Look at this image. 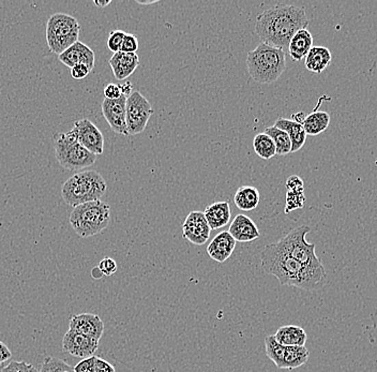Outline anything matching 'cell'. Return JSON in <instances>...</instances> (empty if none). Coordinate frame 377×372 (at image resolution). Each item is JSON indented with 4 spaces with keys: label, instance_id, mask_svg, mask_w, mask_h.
I'll return each mask as SVG.
<instances>
[{
    "label": "cell",
    "instance_id": "1",
    "mask_svg": "<svg viewBox=\"0 0 377 372\" xmlns=\"http://www.w3.org/2000/svg\"><path fill=\"white\" fill-rule=\"evenodd\" d=\"M261 269L276 277L282 286L315 291L327 282L325 267L311 269L293 259L278 243L268 245L261 252Z\"/></svg>",
    "mask_w": 377,
    "mask_h": 372
},
{
    "label": "cell",
    "instance_id": "2",
    "mask_svg": "<svg viewBox=\"0 0 377 372\" xmlns=\"http://www.w3.org/2000/svg\"><path fill=\"white\" fill-rule=\"evenodd\" d=\"M309 20L304 8L276 5L257 15L255 32L263 43L284 49L294 35L307 29Z\"/></svg>",
    "mask_w": 377,
    "mask_h": 372
},
{
    "label": "cell",
    "instance_id": "3",
    "mask_svg": "<svg viewBox=\"0 0 377 372\" xmlns=\"http://www.w3.org/2000/svg\"><path fill=\"white\" fill-rule=\"evenodd\" d=\"M247 67L254 81L259 84H272L285 71V52L284 49L261 42L248 54Z\"/></svg>",
    "mask_w": 377,
    "mask_h": 372
},
{
    "label": "cell",
    "instance_id": "4",
    "mask_svg": "<svg viewBox=\"0 0 377 372\" xmlns=\"http://www.w3.org/2000/svg\"><path fill=\"white\" fill-rule=\"evenodd\" d=\"M103 176L96 171L79 172L66 180L62 195L66 204L75 208L79 205L100 200L106 193Z\"/></svg>",
    "mask_w": 377,
    "mask_h": 372
},
{
    "label": "cell",
    "instance_id": "5",
    "mask_svg": "<svg viewBox=\"0 0 377 372\" xmlns=\"http://www.w3.org/2000/svg\"><path fill=\"white\" fill-rule=\"evenodd\" d=\"M70 223L81 238L94 236L103 232L111 221V208L101 200L85 203L73 208Z\"/></svg>",
    "mask_w": 377,
    "mask_h": 372
},
{
    "label": "cell",
    "instance_id": "6",
    "mask_svg": "<svg viewBox=\"0 0 377 372\" xmlns=\"http://www.w3.org/2000/svg\"><path fill=\"white\" fill-rule=\"evenodd\" d=\"M53 140L57 161L66 170L79 171L96 162V155L79 143L73 129L66 134H55Z\"/></svg>",
    "mask_w": 377,
    "mask_h": 372
},
{
    "label": "cell",
    "instance_id": "7",
    "mask_svg": "<svg viewBox=\"0 0 377 372\" xmlns=\"http://www.w3.org/2000/svg\"><path fill=\"white\" fill-rule=\"evenodd\" d=\"M81 26L77 18L64 13H55L47 24V41L51 52L60 56L79 41Z\"/></svg>",
    "mask_w": 377,
    "mask_h": 372
},
{
    "label": "cell",
    "instance_id": "8",
    "mask_svg": "<svg viewBox=\"0 0 377 372\" xmlns=\"http://www.w3.org/2000/svg\"><path fill=\"white\" fill-rule=\"evenodd\" d=\"M311 231L308 225H301L291 230L289 234L278 240V244L283 248L293 259L304 266L311 269H323L321 259L316 256L315 244L307 242L306 236Z\"/></svg>",
    "mask_w": 377,
    "mask_h": 372
},
{
    "label": "cell",
    "instance_id": "9",
    "mask_svg": "<svg viewBox=\"0 0 377 372\" xmlns=\"http://www.w3.org/2000/svg\"><path fill=\"white\" fill-rule=\"evenodd\" d=\"M267 358L274 362L278 369H297L308 362L310 352L304 347H285L276 343L274 335L265 338Z\"/></svg>",
    "mask_w": 377,
    "mask_h": 372
},
{
    "label": "cell",
    "instance_id": "10",
    "mask_svg": "<svg viewBox=\"0 0 377 372\" xmlns=\"http://www.w3.org/2000/svg\"><path fill=\"white\" fill-rule=\"evenodd\" d=\"M126 111L129 136L142 134L153 114V108L148 100L141 92L135 90L127 98Z\"/></svg>",
    "mask_w": 377,
    "mask_h": 372
},
{
    "label": "cell",
    "instance_id": "11",
    "mask_svg": "<svg viewBox=\"0 0 377 372\" xmlns=\"http://www.w3.org/2000/svg\"><path fill=\"white\" fill-rule=\"evenodd\" d=\"M99 343L88 336L69 330L62 339V349L75 358L85 360L94 356V353L99 348Z\"/></svg>",
    "mask_w": 377,
    "mask_h": 372
},
{
    "label": "cell",
    "instance_id": "12",
    "mask_svg": "<svg viewBox=\"0 0 377 372\" xmlns=\"http://www.w3.org/2000/svg\"><path fill=\"white\" fill-rule=\"evenodd\" d=\"M73 130L77 134V140L90 153L101 155L104 151V136L98 127L89 119H79L75 123Z\"/></svg>",
    "mask_w": 377,
    "mask_h": 372
},
{
    "label": "cell",
    "instance_id": "13",
    "mask_svg": "<svg viewBox=\"0 0 377 372\" xmlns=\"http://www.w3.org/2000/svg\"><path fill=\"white\" fill-rule=\"evenodd\" d=\"M127 97L121 96L116 100L104 99L102 114L112 130L121 136H129L126 121Z\"/></svg>",
    "mask_w": 377,
    "mask_h": 372
},
{
    "label": "cell",
    "instance_id": "14",
    "mask_svg": "<svg viewBox=\"0 0 377 372\" xmlns=\"http://www.w3.org/2000/svg\"><path fill=\"white\" fill-rule=\"evenodd\" d=\"M210 232L211 229L202 212H191L183 223V236L198 246L207 243Z\"/></svg>",
    "mask_w": 377,
    "mask_h": 372
},
{
    "label": "cell",
    "instance_id": "15",
    "mask_svg": "<svg viewBox=\"0 0 377 372\" xmlns=\"http://www.w3.org/2000/svg\"><path fill=\"white\" fill-rule=\"evenodd\" d=\"M69 330L100 341L104 333V323L98 314L81 313L71 317Z\"/></svg>",
    "mask_w": 377,
    "mask_h": 372
},
{
    "label": "cell",
    "instance_id": "16",
    "mask_svg": "<svg viewBox=\"0 0 377 372\" xmlns=\"http://www.w3.org/2000/svg\"><path fill=\"white\" fill-rule=\"evenodd\" d=\"M58 58L60 62L70 69L77 64H86L90 69L94 70V62H96L94 51L81 41H77L69 49H66L58 56Z\"/></svg>",
    "mask_w": 377,
    "mask_h": 372
},
{
    "label": "cell",
    "instance_id": "17",
    "mask_svg": "<svg viewBox=\"0 0 377 372\" xmlns=\"http://www.w3.org/2000/svg\"><path fill=\"white\" fill-rule=\"evenodd\" d=\"M229 233L236 242L240 243L253 242L261 236L255 222L246 214H237L229 225Z\"/></svg>",
    "mask_w": 377,
    "mask_h": 372
},
{
    "label": "cell",
    "instance_id": "18",
    "mask_svg": "<svg viewBox=\"0 0 377 372\" xmlns=\"http://www.w3.org/2000/svg\"><path fill=\"white\" fill-rule=\"evenodd\" d=\"M236 243L232 235L229 234V231L220 232L208 245V256L218 263H224L234 252Z\"/></svg>",
    "mask_w": 377,
    "mask_h": 372
},
{
    "label": "cell",
    "instance_id": "19",
    "mask_svg": "<svg viewBox=\"0 0 377 372\" xmlns=\"http://www.w3.org/2000/svg\"><path fill=\"white\" fill-rule=\"evenodd\" d=\"M109 66L113 70L114 77L118 81H122L138 69L140 58L136 53H115L109 60Z\"/></svg>",
    "mask_w": 377,
    "mask_h": 372
},
{
    "label": "cell",
    "instance_id": "20",
    "mask_svg": "<svg viewBox=\"0 0 377 372\" xmlns=\"http://www.w3.org/2000/svg\"><path fill=\"white\" fill-rule=\"evenodd\" d=\"M205 218L207 220L210 229H222L229 225L232 217V210L227 202H216L207 206L204 212Z\"/></svg>",
    "mask_w": 377,
    "mask_h": 372
},
{
    "label": "cell",
    "instance_id": "21",
    "mask_svg": "<svg viewBox=\"0 0 377 372\" xmlns=\"http://www.w3.org/2000/svg\"><path fill=\"white\" fill-rule=\"evenodd\" d=\"M274 127L285 131L291 138V153L300 151L303 145L306 144L307 134L301 123L294 121L293 119H276Z\"/></svg>",
    "mask_w": 377,
    "mask_h": 372
},
{
    "label": "cell",
    "instance_id": "22",
    "mask_svg": "<svg viewBox=\"0 0 377 372\" xmlns=\"http://www.w3.org/2000/svg\"><path fill=\"white\" fill-rule=\"evenodd\" d=\"M313 47V36L308 29H301L291 38L289 45V53L294 62H300L306 58Z\"/></svg>",
    "mask_w": 377,
    "mask_h": 372
},
{
    "label": "cell",
    "instance_id": "23",
    "mask_svg": "<svg viewBox=\"0 0 377 372\" xmlns=\"http://www.w3.org/2000/svg\"><path fill=\"white\" fill-rule=\"evenodd\" d=\"M274 337L276 343L285 347H304L308 339L306 330L297 325L281 326Z\"/></svg>",
    "mask_w": 377,
    "mask_h": 372
},
{
    "label": "cell",
    "instance_id": "24",
    "mask_svg": "<svg viewBox=\"0 0 377 372\" xmlns=\"http://www.w3.org/2000/svg\"><path fill=\"white\" fill-rule=\"evenodd\" d=\"M333 55L330 49L325 47H313L306 56L304 66L313 73H322L331 64Z\"/></svg>",
    "mask_w": 377,
    "mask_h": 372
},
{
    "label": "cell",
    "instance_id": "25",
    "mask_svg": "<svg viewBox=\"0 0 377 372\" xmlns=\"http://www.w3.org/2000/svg\"><path fill=\"white\" fill-rule=\"evenodd\" d=\"M259 201L261 197L259 189L252 186H242L238 188L234 195L235 205L244 212L255 210L259 206Z\"/></svg>",
    "mask_w": 377,
    "mask_h": 372
},
{
    "label": "cell",
    "instance_id": "26",
    "mask_svg": "<svg viewBox=\"0 0 377 372\" xmlns=\"http://www.w3.org/2000/svg\"><path fill=\"white\" fill-rule=\"evenodd\" d=\"M329 123H330V115L327 112L315 111L306 116L302 126L307 136H318L326 131Z\"/></svg>",
    "mask_w": 377,
    "mask_h": 372
},
{
    "label": "cell",
    "instance_id": "27",
    "mask_svg": "<svg viewBox=\"0 0 377 372\" xmlns=\"http://www.w3.org/2000/svg\"><path fill=\"white\" fill-rule=\"evenodd\" d=\"M253 148L259 158L265 159V160H269L276 155V148L274 140L265 132L255 136L253 140Z\"/></svg>",
    "mask_w": 377,
    "mask_h": 372
},
{
    "label": "cell",
    "instance_id": "28",
    "mask_svg": "<svg viewBox=\"0 0 377 372\" xmlns=\"http://www.w3.org/2000/svg\"><path fill=\"white\" fill-rule=\"evenodd\" d=\"M265 134H268L274 142L276 148V155L285 156L291 153V142L285 131L272 126L265 129Z\"/></svg>",
    "mask_w": 377,
    "mask_h": 372
},
{
    "label": "cell",
    "instance_id": "29",
    "mask_svg": "<svg viewBox=\"0 0 377 372\" xmlns=\"http://www.w3.org/2000/svg\"><path fill=\"white\" fill-rule=\"evenodd\" d=\"M39 372H75V367L60 358L47 356L42 362V367Z\"/></svg>",
    "mask_w": 377,
    "mask_h": 372
},
{
    "label": "cell",
    "instance_id": "30",
    "mask_svg": "<svg viewBox=\"0 0 377 372\" xmlns=\"http://www.w3.org/2000/svg\"><path fill=\"white\" fill-rule=\"evenodd\" d=\"M306 203V195L304 191H289L286 193L285 208L284 212L289 214L293 210L302 208Z\"/></svg>",
    "mask_w": 377,
    "mask_h": 372
},
{
    "label": "cell",
    "instance_id": "31",
    "mask_svg": "<svg viewBox=\"0 0 377 372\" xmlns=\"http://www.w3.org/2000/svg\"><path fill=\"white\" fill-rule=\"evenodd\" d=\"M127 32H122V30H113L109 32V39H107V47L109 51L115 53L120 52L121 45L124 42L125 36Z\"/></svg>",
    "mask_w": 377,
    "mask_h": 372
},
{
    "label": "cell",
    "instance_id": "32",
    "mask_svg": "<svg viewBox=\"0 0 377 372\" xmlns=\"http://www.w3.org/2000/svg\"><path fill=\"white\" fill-rule=\"evenodd\" d=\"M98 269L101 271L102 275L109 277L116 273L118 266H117V263L115 260L112 259L109 256H105L103 260L100 261Z\"/></svg>",
    "mask_w": 377,
    "mask_h": 372
},
{
    "label": "cell",
    "instance_id": "33",
    "mask_svg": "<svg viewBox=\"0 0 377 372\" xmlns=\"http://www.w3.org/2000/svg\"><path fill=\"white\" fill-rule=\"evenodd\" d=\"M138 47H140V43H138V38L132 35V34H126L124 42L121 45L120 52L136 53L138 52Z\"/></svg>",
    "mask_w": 377,
    "mask_h": 372
},
{
    "label": "cell",
    "instance_id": "34",
    "mask_svg": "<svg viewBox=\"0 0 377 372\" xmlns=\"http://www.w3.org/2000/svg\"><path fill=\"white\" fill-rule=\"evenodd\" d=\"M34 366L26 362H10L3 368L1 372H31Z\"/></svg>",
    "mask_w": 377,
    "mask_h": 372
},
{
    "label": "cell",
    "instance_id": "35",
    "mask_svg": "<svg viewBox=\"0 0 377 372\" xmlns=\"http://www.w3.org/2000/svg\"><path fill=\"white\" fill-rule=\"evenodd\" d=\"M104 99H109V100H116V99L120 98L121 96H124L121 92L120 85L111 84L106 85L104 87L103 90Z\"/></svg>",
    "mask_w": 377,
    "mask_h": 372
},
{
    "label": "cell",
    "instance_id": "36",
    "mask_svg": "<svg viewBox=\"0 0 377 372\" xmlns=\"http://www.w3.org/2000/svg\"><path fill=\"white\" fill-rule=\"evenodd\" d=\"M94 360L96 356H92V358H85V360H81L75 367V372H96V368H94Z\"/></svg>",
    "mask_w": 377,
    "mask_h": 372
},
{
    "label": "cell",
    "instance_id": "37",
    "mask_svg": "<svg viewBox=\"0 0 377 372\" xmlns=\"http://www.w3.org/2000/svg\"><path fill=\"white\" fill-rule=\"evenodd\" d=\"M92 70L86 64H77L71 68V77L75 79H83L88 77Z\"/></svg>",
    "mask_w": 377,
    "mask_h": 372
},
{
    "label": "cell",
    "instance_id": "38",
    "mask_svg": "<svg viewBox=\"0 0 377 372\" xmlns=\"http://www.w3.org/2000/svg\"><path fill=\"white\" fill-rule=\"evenodd\" d=\"M285 186L289 191H304L303 180L297 175L289 176L286 180Z\"/></svg>",
    "mask_w": 377,
    "mask_h": 372
},
{
    "label": "cell",
    "instance_id": "39",
    "mask_svg": "<svg viewBox=\"0 0 377 372\" xmlns=\"http://www.w3.org/2000/svg\"><path fill=\"white\" fill-rule=\"evenodd\" d=\"M94 368H96V372H116V369L111 362L98 356H96L94 360Z\"/></svg>",
    "mask_w": 377,
    "mask_h": 372
},
{
    "label": "cell",
    "instance_id": "40",
    "mask_svg": "<svg viewBox=\"0 0 377 372\" xmlns=\"http://www.w3.org/2000/svg\"><path fill=\"white\" fill-rule=\"evenodd\" d=\"M11 358H12V353H11L10 349L8 348L3 341H0V364L7 362Z\"/></svg>",
    "mask_w": 377,
    "mask_h": 372
},
{
    "label": "cell",
    "instance_id": "41",
    "mask_svg": "<svg viewBox=\"0 0 377 372\" xmlns=\"http://www.w3.org/2000/svg\"><path fill=\"white\" fill-rule=\"evenodd\" d=\"M121 92L124 96H126L128 98L132 92H133V86H132V83L130 82H126L124 84L120 85Z\"/></svg>",
    "mask_w": 377,
    "mask_h": 372
},
{
    "label": "cell",
    "instance_id": "42",
    "mask_svg": "<svg viewBox=\"0 0 377 372\" xmlns=\"http://www.w3.org/2000/svg\"><path fill=\"white\" fill-rule=\"evenodd\" d=\"M306 119V115L303 112H298V113L294 114L293 121H296V123H301L302 125L303 121Z\"/></svg>",
    "mask_w": 377,
    "mask_h": 372
},
{
    "label": "cell",
    "instance_id": "43",
    "mask_svg": "<svg viewBox=\"0 0 377 372\" xmlns=\"http://www.w3.org/2000/svg\"><path fill=\"white\" fill-rule=\"evenodd\" d=\"M111 0H104V1H100V0H94V5L99 8H105L107 5H111Z\"/></svg>",
    "mask_w": 377,
    "mask_h": 372
},
{
    "label": "cell",
    "instance_id": "44",
    "mask_svg": "<svg viewBox=\"0 0 377 372\" xmlns=\"http://www.w3.org/2000/svg\"><path fill=\"white\" fill-rule=\"evenodd\" d=\"M136 3H141V5H153V3H158V0H153V1H143V0H138Z\"/></svg>",
    "mask_w": 377,
    "mask_h": 372
},
{
    "label": "cell",
    "instance_id": "45",
    "mask_svg": "<svg viewBox=\"0 0 377 372\" xmlns=\"http://www.w3.org/2000/svg\"><path fill=\"white\" fill-rule=\"evenodd\" d=\"M31 372H38V370L36 369V368H34V369L31 370Z\"/></svg>",
    "mask_w": 377,
    "mask_h": 372
},
{
    "label": "cell",
    "instance_id": "46",
    "mask_svg": "<svg viewBox=\"0 0 377 372\" xmlns=\"http://www.w3.org/2000/svg\"><path fill=\"white\" fill-rule=\"evenodd\" d=\"M3 365H1V364H0V372H1V370H3Z\"/></svg>",
    "mask_w": 377,
    "mask_h": 372
}]
</instances>
